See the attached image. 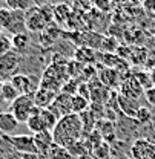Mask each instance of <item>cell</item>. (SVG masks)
I'll use <instances>...</instances> for the list:
<instances>
[{"mask_svg": "<svg viewBox=\"0 0 155 159\" xmlns=\"http://www.w3.org/2000/svg\"><path fill=\"white\" fill-rule=\"evenodd\" d=\"M40 118L43 121V124H45V127H46V130H49V132H52L54 130V127L57 125L58 122V118L49 110V109H40Z\"/></svg>", "mask_w": 155, "mask_h": 159, "instance_id": "obj_15", "label": "cell"}, {"mask_svg": "<svg viewBox=\"0 0 155 159\" xmlns=\"http://www.w3.org/2000/svg\"><path fill=\"white\" fill-rule=\"evenodd\" d=\"M3 113V106H2V102H0V115Z\"/></svg>", "mask_w": 155, "mask_h": 159, "instance_id": "obj_35", "label": "cell"}, {"mask_svg": "<svg viewBox=\"0 0 155 159\" xmlns=\"http://www.w3.org/2000/svg\"><path fill=\"white\" fill-rule=\"evenodd\" d=\"M135 78H137V81L140 83V86L144 89V92L154 87V83H152V78H151V74H148V72H138V74L135 75Z\"/></svg>", "mask_w": 155, "mask_h": 159, "instance_id": "obj_20", "label": "cell"}, {"mask_svg": "<svg viewBox=\"0 0 155 159\" xmlns=\"http://www.w3.org/2000/svg\"><path fill=\"white\" fill-rule=\"evenodd\" d=\"M19 121L16 119V116L11 112H3L0 115V133H12L17 127H19Z\"/></svg>", "mask_w": 155, "mask_h": 159, "instance_id": "obj_11", "label": "cell"}, {"mask_svg": "<svg viewBox=\"0 0 155 159\" xmlns=\"http://www.w3.org/2000/svg\"><path fill=\"white\" fill-rule=\"evenodd\" d=\"M98 11H103V12H108L109 8H111V0H94L92 3Z\"/></svg>", "mask_w": 155, "mask_h": 159, "instance_id": "obj_26", "label": "cell"}, {"mask_svg": "<svg viewBox=\"0 0 155 159\" xmlns=\"http://www.w3.org/2000/svg\"><path fill=\"white\" fill-rule=\"evenodd\" d=\"M71 17V8L66 5H58V6H54V20L57 23H66L68 19Z\"/></svg>", "mask_w": 155, "mask_h": 159, "instance_id": "obj_17", "label": "cell"}, {"mask_svg": "<svg viewBox=\"0 0 155 159\" xmlns=\"http://www.w3.org/2000/svg\"><path fill=\"white\" fill-rule=\"evenodd\" d=\"M11 43H12V51L19 52L20 55H22V54L28 49V46H29L31 40H29L28 32H25V34H19V35H12Z\"/></svg>", "mask_w": 155, "mask_h": 159, "instance_id": "obj_13", "label": "cell"}, {"mask_svg": "<svg viewBox=\"0 0 155 159\" xmlns=\"http://www.w3.org/2000/svg\"><path fill=\"white\" fill-rule=\"evenodd\" d=\"M74 3L77 5L80 9H89L91 8V0H74Z\"/></svg>", "mask_w": 155, "mask_h": 159, "instance_id": "obj_27", "label": "cell"}, {"mask_svg": "<svg viewBox=\"0 0 155 159\" xmlns=\"http://www.w3.org/2000/svg\"><path fill=\"white\" fill-rule=\"evenodd\" d=\"M19 97H20L19 90L12 86V83L11 81H3V86H2V101L11 104Z\"/></svg>", "mask_w": 155, "mask_h": 159, "instance_id": "obj_12", "label": "cell"}, {"mask_svg": "<svg viewBox=\"0 0 155 159\" xmlns=\"http://www.w3.org/2000/svg\"><path fill=\"white\" fill-rule=\"evenodd\" d=\"M69 0H49L51 6H58V5H66Z\"/></svg>", "mask_w": 155, "mask_h": 159, "instance_id": "obj_31", "label": "cell"}, {"mask_svg": "<svg viewBox=\"0 0 155 159\" xmlns=\"http://www.w3.org/2000/svg\"><path fill=\"white\" fill-rule=\"evenodd\" d=\"M39 113H40V110H39ZM39 113L32 115L31 118L28 119V122H26L28 129H29L34 135H36V133H40V132H43V130H46V127H45V124H43V121H41Z\"/></svg>", "mask_w": 155, "mask_h": 159, "instance_id": "obj_19", "label": "cell"}, {"mask_svg": "<svg viewBox=\"0 0 155 159\" xmlns=\"http://www.w3.org/2000/svg\"><path fill=\"white\" fill-rule=\"evenodd\" d=\"M6 32H9L12 35L28 32V29H26V12L19 11V9H12L11 21H9V25L6 28Z\"/></svg>", "mask_w": 155, "mask_h": 159, "instance_id": "obj_7", "label": "cell"}, {"mask_svg": "<svg viewBox=\"0 0 155 159\" xmlns=\"http://www.w3.org/2000/svg\"><path fill=\"white\" fill-rule=\"evenodd\" d=\"M91 2H92V3H94V0H91Z\"/></svg>", "mask_w": 155, "mask_h": 159, "instance_id": "obj_36", "label": "cell"}, {"mask_svg": "<svg viewBox=\"0 0 155 159\" xmlns=\"http://www.w3.org/2000/svg\"><path fill=\"white\" fill-rule=\"evenodd\" d=\"M32 3H34L36 6H39V8H43V6L51 5V3H49V0H32Z\"/></svg>", "mask_w": 155, "mask_h": 159, "instance_id": "obj_29", "label": "cell"}, {"mask_svg": "<svg viewBox=\"0 0 155 159\" xmlns=\"http://www.w3.org/2000/svg\"><path fill=\"white\" fill-rule=\"evenodd\" d=\"M48 153H49V159H74L68 148L60 147L57 144H52V147L49 148Z\"/></svg>", "mask_w": 155, "mask_h": 159, "instance_id": "obj_18", "label": "cell"}, {"mask_svg": "<svg viewBox=\"0 0 155 159\" xmlns=\"http://www.w3.org/2000/svg\"><path fill=\"white\" fill-rule=\"evenodd\" d=\"M151 78H152V83H154V87H155V67L151 70Z\"/></svg>", "mask_w": 155, "mask_h": 159, "instance_id": "obj_33", "label": "cell"}, {"mask_svg": "<svg viewBox=\"0 0 155 159\" xmlns=\"http://www.w3.org/2000/svg\"><path fill=\"white\" fill-rule=\"evenodd\" d=\"M32 136H34V141H36V145H37L39 153H48L49 148H51L52 144H54L52 132H49V130H43V132L36 133V135H32Z\"/></svg>", "mask_w": 155, "mask_h": 159, "instance_id": "obj_10", "label": "cell"}, {"mask_svg": "<svg viewBox=\"0 0 155 159\" xmlns=\"http://www.w3.org/2000/svg\"><path fill=\"white\" fill-rule=\"evenodd\" d=\"M20 156L23 159H39L37 153H20Z\"/></svg>", "mask_w": 155, "mask_h": 159, "instance_id": "obj_30", "label": "cell"}, {"mask_svg": "<svg viewBox=\"0 0 155 159\" xmlns=\"http://www.w3.org/2000/svg\"><path fill=\"white\" fill-rule=\"evenodd\" d=\"M2 86H3V83L0 81V102H2Z\"/></svg>", "mask_w": 155, "mask_h": 159, "instance_id": "obj_34", "label": "cell"}, {"mask_svg": "<svg viewBox=\"0 0 155 159\" xmlns=\"http://www.w3.org/2000/svg\"><path fill=\"white\" fill-rule=\"evenodd\" d=\"M40 107L36 106L34 95H20L14 102L9 104V112L16 116L19 122H28V119L32 115L39 113Z\"/></svg>", "mask_w": 155, "mask_h": 159, "instance_id": "obj_2", "label": "cell"}, {"mask_svg": "<svg viewBox=\"0 0 155 159\" xmlns=\"http://www.w3.org/2000/svg\"><path fill=\"white\" fill-rule=\"evenodd\" d=\"M117 102H118V107L120 110L128 116V118H135L137 112L140 109V104L137 99H132V98H128V97H123V95H118L117 98Z\"/></svg>", "mask_w": 155, "mask_h": 159, "instance_id": "obj_8", "label": "cell"}, {"mask_svg": "<svg viewBox=\"0 0 155 159\" xmlns=\"http://www.w3.org/2000/svg\"><path fill=\"white\" fill-rule=\"evenodd\" d=\"M81 135H83V124H81L80 115L77 113H69L60 118L57 125L52 130L54 144L65 147V148H69L77 141H80Z\"/></svg>", "mask_w": 155, "mask_h": 159, "instance_id": "obj_1", "label": "cell"}, {"mask_svg": "<svg viewBox=\"0 0 155 159\" xmlns=\"http://www.w3.org/2000/svg\"><path fill=\"white\" fill-rule=\"evenodd\" d=\"M88 109H89V101H88V98L75 93L72 97V113L81 115L83 112H88Z\"/></svg>", "mask_w": 155, "mask_h": 159, "instance_id": "obj_16", "label": "cell"}, {"mask_svg": "<svg viewBox=\"0 0 155 159\" xmlns=\"http://www.w3.org/2000/svg\"><path fill=\"white\" fill-rule=\"evenodd\" d=\"M8 159H23V158L20 156V153H17V152H14L12 155H9V156H8Z\"/></svg>", "mask_w": 155, "mask_h": 159, "instance_id": "obj_32", "label": "cell"}, {"mask_svg": "<svg viewBox=\"0 0 155 159\" xmlns=\"http://www.w3.org/2000/svg\"><path fill=\"white\" fill-rule=\"evenodd\" d=\"M3 136L17 153H39L32 135H14V136L3 135Z\"/></svg>", "mask_w": 155, "mask_h": 159, "instance_id": "obj_4", "label": "cell"}, {"mask_svg": "<svg viewBox=\"0 0 155 159\" xmlns=\"http://www.w3.org/2000/svg\"><path fill=\"white\" fill-rule=\"evenodd\" d=\"M23 57L16 51H9L0 55V81H9L14 75H17L22 66Z\"/></svg>", "mask_w": 155, "mask_h": 159, "instance_id": "obj_3", "label": "cell"}, {"mask_svg": "<svg viewBox=\"0 0 155 159\" xmlns=\"http://www.w3.org/2000/svg\"><path fill=\"white\" fill-rule=\"evenodd\" d=\"M101 51L104 52H114L117 51V41L114 37H103V41H101Z\"/></svg>", "mask_w": 155, "mask_h": 159, "instance_id": "obj_23", "label": "cell"}, {"mask_svg": "<svg viewBox=\"0 0 155 159\" xmlns=\"http://www.w3.org/2000/svg\"><path fill=\"white\" fill-rule=\"evenodd\" d=\"M134 119H135L138 124H148V122H151V119H152V113H151L149 109H146V107H140Z\"/></svg>", "mask_w": 155, "mask_h": 159, "instance_id": "obj_21", "label": "cell"}, {"mask_svg": "<svg viewBox=\"0 0 155 159\" xmlns=\"http://www.w3.org/2000/svg\"><path fill=\"white\" fill-rule=\"evenodd\" d=\"M77 58L80 63H89L91 60H94V54H92L91 48H81V49H78Z\"/></svg>", "mask_w": 155, "mask_h": 159, "instance_id": "obj_24", "label": "cell"}, {"mask_svg": "<svg viewBox=\"0 0 155 159\" xmlns=\"http://www.w3.org/2000/svg\"><path fill=\"white\" fill-rule=\"evenodd\" d=\"M58 119L72 113V95H68L65 92L58 93L57 97L54 98L52 104L48 107Z\"/></svg>", "mask_w": 155, "mask_h": 159, "instance_id": "obj_5", "label": "cell"}, {"mask_svg": "<svg viewBox=\"0 0 155 159\" xmlns=\"http://www.w3.org/2000/svg\"><path fill=\"white\" fill-rule=\"evenodd\" d=\"M57 97V93L54 90H49V89H45V87H39V90L34 93V101H36V106L40 109H48L54 98Z\"/></svg>", "mask_w": 155, "mask_h": 159, "instance_id": "obj_9", "label": "cell"}, {"mask_svg": "<svg viewBox=\"0 0 155 159\" xmlns=\"http://www.w3.org/2000/svg\"><path fill=\"white\" fill-rule=\"evenodd\" d=\"M132 159H155V144L149 139H137L131 147Z\"/></svg>", "mask_w": 155, "mask_h": 159, "instance_id": "obj_6", "label": "cell"}, {"mask_svg": "<svg viewBox=\"0 0 155 159\" xmlns=\"http://www.w3.org/2000/svg\"><path fill=\"white\" fill-rule=\"evenodd\" d=\"M144 95H146L148 101H149L151 104H154L155 106V87L149 89V90H146V92H144Z\"/></svg>", "mask_w": 155, "mask_h": 159, "instance_id": "obj_28", "label": "cell"}, {"mask_svg": "<svg viewBox=\"0 0 155 159\" xmlns=\"http://www.w3.org/2000/svg\"><path fill=\"white\" fill-rule=\"evenodd\" d=\"M100 81L106 87H114L117 84V81H118V70L111 69V67H104L100 72Z\"/></svg>", "mask_w": 155, "mask_h": 159, "instance_id": "obj_14", "label": "cell"}, {"mask_svg": "<svg viewBox=\"0 0 155 159\" xmlns=\"http://www.w3.org/2000/svg\"><path fill=\"white\" fill-rule=\"evenodd\" d=\"M9 51H12L11 39H8V37H5L3 34H0V55H3V54H6V52H9Z\"/></svg>", "mask_w": 155, "mask_h": 159, "instance_id": "obj_25", "label": "cell"}, {"mask_svg": "<svg viewBox=\"0 0 155 159\" xmlns=\"http://www.w3.org/2000/svg\"><path fill=\"white\" fill-rule=\"evenodd\" d=\"M11 16H12V9L9 8H0V26L2 29L6 31L9 21H11Z\"/></svg>", "mask_w": 155, "mask_h": 159, "instance_id": "obj_22", "label": "cell"}]
</instances>
